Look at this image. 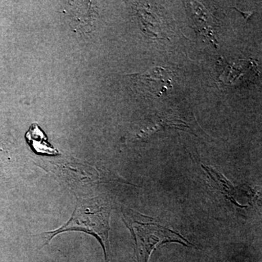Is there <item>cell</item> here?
<instances>
[{"label":"cell","instance_id":"1","mask_svg":"<svg viewBox=\"0 0 262 262\" xmlns=\"http://www.w3.org/2000/svg\"><path fill=\"white\" fill-rule=\"evenodd\" d=\"M110 208L100 202L89 201L77 206L70 220L60 228L42 234L46 244H49L55 236L62 232L80 231L92 234L102 246L105 258L108 261L110 253Z\"/></svg>","mask_w":262,"mask_h":262},{"label":"cell","instance_id":"2","mask_svg":"<svg viewBox=\"0 0 262 262\" xmlns=\"http://www.w3.org/2000/svg\"><path fill=\"white\" fill-rule=\"evenodd\" d=\"M125 223L132 230L136 239V262H149L150 255L156 246L166 243H179L189 246L188 241L180 234L163 226L150 223L151 218L142 215L139 220V213L128 211L123 213Z\"/></svg>","mask_w":262,"mask_h":262}]
</instances>
